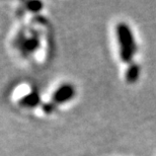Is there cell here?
<instances>
[{"label":"cell","mask_w":156,"mask_h":156,"mask_svg":"<svg viewBox=\"0 0 156 156\" xmlns=\"http://www.w3.org/2000/svg\"><path fill=\"white\" fill-rule=\"evenodd\" d=\"M117 39L120 47V58L124 63H132L134 56L137 52V45L135 42L132 30L125 23H120L116 27Z\"/></svg>","instance_id":"1"},{"label":"cell","mask_w":156,"mask_h":156,"mask_svg":"<svg viewBox=\"0 0 156 156\" xmlns=\"http://www.w3.org/2000/svg\"><path fill=\"white\" fill-rule=\"evenodd\" d=\"M75 87L70 83H64L55 90L52 95V102L62 105L68 102L75 96Z\"/></svg>","instance_id":"2"},{"label":"cell","mask_w":156,"mask_h":156,"mask_svg":"<svg viewBox=\"0 0 156 156\" xmlns=\"http://www.w3.org/2000/svg\"><path fill=\"white\" fill-rule=\"evenodd\" d=\"M40 39L37 35H34L30 38H26L23 44L20 45V47L18 49L20 50L21 55L24 56V57H27V56L34 54L37 50L40 48Z\"/></svg>","instance_id":"3"},{"label":"cell","mask_w":156,"mask_h":156,"mask_svg":"<svg viewBox=\"0 0 156 156\" xmlns=\"http://www.w3.org/2000/svg\"><path fill=\"white\" fill-rule=\"evenodd\" d=\"M20 105H23L24 108H36L41 105V98L40 94L37 91H32L27 94L23 95V98L20 99Z\"/></svg>","instance_id":"4"},{"label":"cell","mask_w":156,"mask_h":156,"mask_svg":"<svg viewBox=\"0 0 156 156\" xmlns=\"http://www.w3.org/2000/svg\"><path fill=\"white\" fill-rule=\"evenodd\" d=\"M140 72H141V67H140L139 64L135 63V62L130 63L126 70V74H125V78H126L127 82L130 84L136 83L140 77Z\"/></svg>","instance_id":"5"},{"label":"cell","mask_w":156,"mask_h":156,"mask_svg":"<svg viewBox=\"0 0 156 156\" xmlns=\"http://www.w3.org/2000/svg\"><path fill=\"white\" fill-rule=\"evenodd\" d=\"M44 4L41 1H30L27 3V7L32 12H39L43 9Z\"/></svg>","instance_id":"6"},{"label":"cell","mask_w":156,"mask_h":156,"mask_svg":"<svg viewBox=\"0 0 156 156\" xmlns=\"http://www.w3.org/2000/svg\"><path fill=\"white\" fill-rule=\"evenodd\" d=\"M55 108H56V105L54 102H46V104L42 105L43 111L45 112L46 114H52L53 112L55 111Z\"/></svg>","instance_id":"7"}]
</instances>
